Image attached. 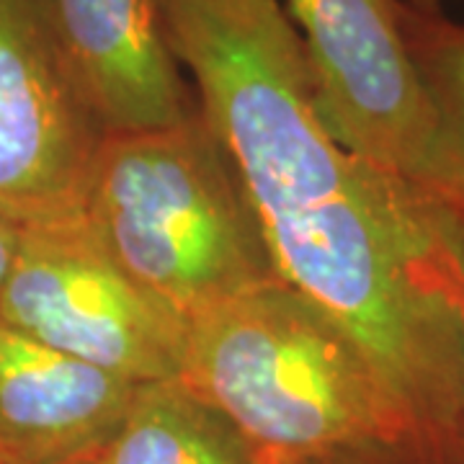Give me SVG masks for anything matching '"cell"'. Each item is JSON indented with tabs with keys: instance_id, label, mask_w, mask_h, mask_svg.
Here are the masks:
<instances>
[{
	"instance_id": "2",
	"label": "cell",
	"mask_w": 464,
	"mask_h": 464,
	"mask_svg": "<svg viewBox=\"0 0 464 464\" xmlns=\"http://www.w3.org/2000/svg\"><path fill=\"white\" fill-rule=\"evenodd\" d=\"M179 380L237 431L253 464L433 457L364 351L282 282L191 317Z\"/></svg>"
},
{
	"instance_id": "11",
	"label": "cell",
	"mask_w": 464,
	"mask_h": 464,
	"mask_svg": "<svg viewBox=\"0 0 464 464\" xmlns=\"http://www.w3.org/2000/svg\"><path fill=\"white\" fill-rule=\"evenodd\" d=\"M18 246H21V227L0 215V295L16 264Z\"/></svg>"
},
{
	"instance_id": "10",
	"label": "cell",
	"mask_w": 464,
	"mask_h": 464,
	"mask_svg": "<svg viewBox=\"0 0 464 464\" xmlns=\"http://www.w3.org/2000/svg\"><path fill=\"white\" fill-rule=\"evenodd\" d=\"M400 24L436 124L426 191L464 215V24L400 5Z\"/></svg>"
},
{
	"instance_id": "1",
	"label": "cell",
	"mask_w": 464,
	"mask_h": 464,
	"mask_svg": "<svg viewBox=\"0 0 464 464\" xmlns=\"http://www.w3.org/2000/svg\"><path fill=\"white\" fill-rule=\"evenodd\" d=\"M160 5L279 282L351 335L431 454L464 457L457 215L333 137L279 0Z\"/></svg>"
},
{
	"instance_id": "8",
	"label": "cell",
	"mask_w": 464,
	"mask_h": 464,
	"mask_svg": "<svg viewBox=\"0 0 464 464\" xmlns=\"http://www.w3.org/2000/svg\"><path fill=\"white\" fill-rule=\"evenodd\" d=\"M134 390L0 323V464L96 454Z\"/></svg>"
},
{
	"instance_id": "12",
	"label": "cell",
	"mask_w": 464,
	"mask_h": 464,
	"mask_svg": "<svg viewBox=\"0 0 464 464\" xmlns=\"http://www.w3.org/2000/svg\"><path fill=\"white\" fill-rule=\"evenodd\" d=\"M408 3L411 8L420 11V14H444V3L449 0H402Z\"/></svg>"
},
{
	"instance_id": "4",
	"label": "cell",
	"mask_w": 464,
	"mask_h": 464,
	"mask_svg": "<svg viewBox=\"0 0 464 464\" xmlns=\"http://www.w3.org/2000/svg\"><path fill=\"white\" fill-rule=\"evenodd\" d=\"M0 323L134 387L181 377L186 320L137 286L85 219L21 230Z\"/></svg>"
},
{
	"instance_id": "6",
	"label": "cell",
	"mask_w": 464,
	"mask_h": 464,
	"mask_svg": "<svg viewBox=\"0 0 464 464\" xmlns=\"http://www.w3.org/2000/svg\"><path fill=\"white\" fill-rule=\"evenodd\" d=\"M402 0H286L317 109L356 158L426 191L433 111L400 24Z\"/></svg>"
},
{
	"instance_id": "7",
	"label": "cell",
	"mask_w": 464,
	"mask_h": 464,
	"mask_svg": "<svg viewBox=\"0 0 464 464\" xmlns=\"http://www.w3.org/2000/svg\"><path fill=\"white\" fill-rule=\"evenodd\" d=\"M106 134L179 124L199 103L170 47L160 0H44Z\"/></svg>"
},
{
	"instance_id": "5",
	"label": "cell",
	"mask_w": 464,
	"mask_h": 464,
	"mask_svg": "<svg viewBox=\"0 0 464 464\" xmlns=\"http://www.w3.org/2000/svg\"><path fill=\"white\" fill-rule=\"evenodd\" d=\"M103 137L44 0H0V215L21 230L83 222Z\"/></svg>"
},
{
	"instance_id": "9",
	"label": "cell",
	"mask_w": 464,
	"mask_h": 464,
	"mask_svg": "<svg viewBox=\"0 0 464 464\" xmlns=\"http://www.w3.org/2000/svg\"><path fill=\"white\" fill-rule=\"evenodd\" d=\"M99 464H253L250 451L215 408L181 380L134 390Z\"/></svg>"
},
{
	"instance_id": "3",
	"label": "cell",
	"mask_w": 464,
	"mask_h": 464,
	"mask_svg": "<svg viewBox=\"0 0 464 464\" xmlns=\"http://www.w3.org/2000/svg\"><path fill=\"white\" fill-rule=\"evenodd\" d=\"M83 219L114 264L186 323L279 282L230 158L199 109L163 130L106 134Z\"/></svg>"
},
{
	"instance_id": "13",
	"label": "cell",
	"mask_w": 464,
	"mask_h": 464,
	"mask_svg": "<svg viewBox=\"0 0 464 464\" xmlns=\"http://www.w3.org/2000/svg\"><path fill=\"white\" fill-rule=\"evenodd\" d=\"M57 464H99L96 462V454H85V457H75V459H67V462Z\"/></svg>"
},
{
	"instance_id": "14",
	"label": "cell",
	"mask_w": 464,
	"mask_h": 464,
	"mask_svg": "<svg viewBox=\"0 0 464 464\" xmlns=\"http://www.w3.org/2000/svg\"><path fill=\"white\" fill-rule=\"evenodd\" d=\"M457 215V212H454ZM459 219V250H462V266H464V215H457Z\"/></svg>"
}]
</instances>
